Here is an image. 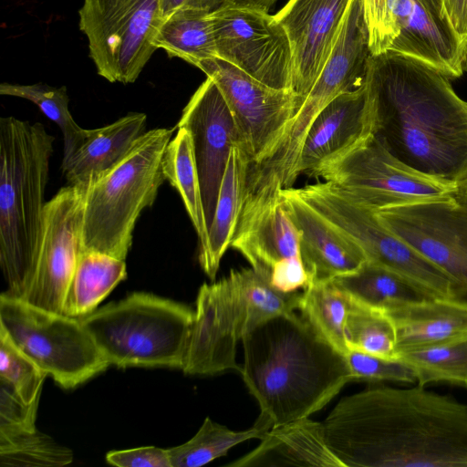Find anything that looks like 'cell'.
Returning a JSON list of instances; mask_svg holds the SVG:
<instances>
[{
    "label": "cell",
    "mask_w": 467,
    "mask_h": 467,
    "mask_svg": "<svg viewBox=\"0 0 467 467\" xmlns=\"http://www.w3.org/2000/svg\"><path fill=\"white\" fill-rule=\"evenodd\" d=\"M323 428L345 467H467V403L426 386L347 396Z\"/></svg>",
    "instance_id": "6da1fadb"
},
{
    "label": "cell",
    "mask_w": 467,
    "mask_h": 467,
    "mask_svg": "<svg viewBox=\"0 0 467 467\" xmlns=\"http://www.w3.org/2000/svg\"><path fill=\"white\" fill-rule=\"evenodd\" d=\"M417 59L371 55L366 88L374 136L408 167L457 187L467 179V101Z\"/></svg>",
    "instance_id": "7a4b0ae2"
},
{
    "label": "cell",
    "mask_w": 467,
    "mask_h": 467,
    "mask_svg": "<svg viewBox=\"0 0 467 467\" xmlns=\"http://www.w3.org/2000/svg\"><path fill=\"white\" fill-rule=\"evenodd\" d=\"M240 373L269 431L307 418L353 380L344 355L296 312L258 325L243 338Z\"/></svg>",
    "instance_id": "3957f363"
},
{
    "label": "cell",
    "mask_w": 467,
    "mask_h": 467,
    "mask_svg": "<svg viewBox=\"0 0 467 467\" xmlns=\"http://www.w3.org/2000/svg\"><path fill=\"white\" fill-rule=\"evenodd\" d=\"M54 140L40 122L0 119V266L19 298L36 271Z\"/></svg>",
    "instance_id": "277c9868"
},
{
    "label": "cell",
    "mask_w": 467,
    "mask_h": 467,
    "mask_svg": "<svg viewBox=\"0 0 467 467\" xmlns=\"http://www.w3.org/2000/svg\"><path fill=\"white\" fill-rule=\"evenodd\" d=\"M173 131L157 128L144 132L115 166L88 184L81 251L126 259L138 218L154 203L166 180L162 158Z\"/></svg>",
    "instance_id": "5b68a950"
},
{
    "label": "cell",
    "mask_w": 467,
    "mask_h": 467,
    "mask_svg": "<svg viewBox=\"0 0 467 467\" xmlns=\"http://www.w3.org/2000/svg\"><path fill=\"white\" fill-rule=\"evenodd\" d=\"M194 310L136 292L80 320L110 365L182 368Z\"/></svg>",
    "instance_id": "8992f818"
},
{
    "label": "cell",
    "mask_w": 467,
    "mask_h": 467,
    "mask_svg": "<svg viewBox=\"0 0 467 467\" xmlns=\"http://www.w3.org/2000/svg\"><path fill=\"white\" fill-rule=\"evenodd\" d=\"M0 327L61 388H76L110 364L80 318L2 293Z\"/></svg>",
    "instance_id": "52a82bcc"
},
{
    "label": "cell",
    "mask_w": 467,
    "mask_h": 467,
    "mask_svg": "<svg viewBox=\"0 0 467 467\" xmlns=\"http://www.w3.org/2000/svg\"><path fill=\"white\" fill-rule=\"evenodd\" d=\"M371 55L417 59L450 78L467 70V39L454 28L444 0H361Z\"/></svg>",
    "instance_id": "ba28073f"
},
{
    "label": "cell",
    "mask_w": 467,
    "mask_h": 467,
    "mask_svg": "<svg viewBox=\"0 0 467 467\" xmlns=\"http://www.w3.org/2000/svg\"><path fill=\"white\" fill-rule=\"evenodd\" d=\"M308 202L361 247L368 262L397 274L428 298L458 299L454 281L389 231L374 211L352 201L329 182L318 184Z\"/></svg>",
    "instance_id": "9c48e42d"
},
{
    "label": "cell",
    "mask_w": 467,
    "mask_h": 467,
    "mask_svg": "<svg viewBox=\"0 0 467 467\" xmlns=\"http://www.w3.org/2000/svg\"><path fill=\"white\" fill-rule=\"evenodd\" d=\"M161 0H84L79 27L98 74L109 82H134L157 49Z\"/></svg>",
    "instance_id": "30bf717a"
},
{
    "label": "cell",
    "mask_w": 467,
    "mask_h": 467,
    "mask_svg": "<svg viewBox=\"0 0 467 467\" xmlns=\"http://www.w3.org/2000/svg\"><path fill=\"white\" fill-rule=\"evenodd\" d=\"M317 177L374 212L453 195L457 191L456 185L400 161L374 135L324 167Z\"/></svg>",
    "instance_id": "8fae6325"
},
{
    "label": "cell",
    "mask_w": 467,
    "mask_h": 467,
    "mask_svg": "<svg viewBox=\"0 0 467 467\" xmlns=\"http://www.w3.org/2000/svg\"><path fill=\"white\" fill-rule=\"evenodd\" d=\"M212 18L219 58L267 86L293 90L290 42L274 16L223 4Z\"/></svg>",
    "instance_id": "7c38bea8"
},
{
    "label": "cell",
    "mask_w": 467,
    "mask_h": 467,
    "mask_svg": "<svg viewBox=\"0 0 467 467\" xmlns=\"http://www.w3.org/2000/svg\"><path fill=\"white\" fill-rule=\"evenodd\" d=\"M380 222L456 284L467 301V208L453 195L375 212Z\"/></svg>",
    "instance_id": "4fadbf2b"
},
{
    "label": "cell",
    "mask_w": 467,
    "mask_h": 467,
    "mask_svg": "<svg viewBox=\"0 0 467 467\" xmlns=\"http://www.w3.org/2000/svg\"><path fill=\"white\" fill-rule=\"evenodd\" d=\"M226 99L251 163L265 156L284 134L304 99L291 89L267 86L219 57L197 65Z\"/></svg>",
    "instance_id": "5bb4252c"
},
{
    "label": "cell",
    "mask_w": 467,
    "mask_h": 467,
    "mask_svg": "<svg viewBox=\"0 0 467 467\" xmlns=\"http://www.w3.org/2000/svg\"><path fill=\"white\" fill-rule=\"evenodd\" d=\"M88 185H67L47 202L32 283L22 299L63 314L67 292L81 253Z\"/></svg>",
    "instance_id": "9a60e30c"
},
{
    "label": "cell",
    "mask_w": 467,
    "mask_h": 467,
    "mask_svg": "<svg viewBox=\"0 0 467 467\" xmlns=\"http://www.w3.org/2000/svg\"><path fill=\"white\" fill-rule=\"evenodd\" d=\"M245 306L228 276L203 283L195 302L194 318L182 370L214 375L238 370L236 346L249 333Z\"/></svg>",
    "instance_id": "2e32d148"
},
{
    "label": "cell",
    "mask_w": 467,
    "mask_h": 467,
    "mask_svg": "<svg viewBox=\"0 0 467 467\" xmlns=\"http://www.w3.org/2000/svg\"><path fill=\"white\" fill-rule=\"evenodd\" d=\"M177 128L186 129L192 137L209 230L230 153L235 146L244 149L235 118L212 78L191 97Z\"/></svg>",
    "instance_id": "e0dca14e"
},
{
    "label": "cell",
    "mask_w": 467,
    "mask_h": 467,
    "mask_svg": "<svg viewBox=\"0 0 467 467\" xmlns=\"http://www.w3.org/2000/svg\"><path fill=\"white\" fill-rule=\"evenodd\" d=\"M350 0H288L275 18L292 50L293 90L304 99L335 45Z\"/></svg>",
    "instance_id": "ac0fdd59"
},
{
    "label": "cell",
    "mask_w": 467,
    "mask_h": 467,
    "mask_svg": "<svg viewBox=\"0 0 467 467\" xmlns=\"http://www.w3.org/2000/svg\"><path fill=\"white\" fill-rule=\"evenodd\" d=\"M374 134V117L366 85L342 93L317 115L305 138L298 176L317 178L329 163Z\"/></svg>",
    "instance_id": "d6986e66"
},
{
    "label": "cell",
    "mask_w": 467,
    "mask_h": 467,
    "mask_svg": "<svg viewBox=\"0 0 467 467\" xmlns=\"http://www.w3.org/2000/svg\"><path fill=\"white\" fill-rule=\"evenodd\" d=\"M280 197L299 233L308 284L353 274L368 262L361 247L305 201L296 188L282 190Z\"/></svg>",
    "instance_id": "ffe728a7"
},
{
    "label": "cell",
    "mask_w": 467,
    "mask_h": 467,
    "mask_svg": "<svg viewBox=\"0 0 467 467\" xmlns=\"http://www.w3.org/2000/svg\"><path fill=\"white\" fill-rule=\"evenodd\" d=\"M231 247L269 282L272 271L283 262L301 258L300 238L280 193L242 213Z\"/></svg>",
    "instance_id": "44dd1931"
},
{
    "label": "cell",
    "mask_w": 467,
    "mask_h": 467,
    "mask_svg": "<svg viewBox=\"0 0 467 467\" xmlns=\"http://www.w3.org/2000/svg\"><path fill=\"white\" fill-rule=\"evenodd\" d=\"M227 465L345 467L328 447L323 423L309 417L269 430L255 449Z\"/></svg>",
    "instance_id": "7402d4cb"
},
{
    "label": "cell",
    "mask_w": 467,
    "mask_h": 467,
    "mask_svg": "<svg viewBox=\"0 0 467 467\" xmlns=\"http://www.w3.org/2000/svg\"><path fill=\"white\" fill-rule=\"evenodd\" d=\"M391 318L398 352L427 347L467 334V301L423 298L385 311Z\"/></svg>",
    "instance_id": "603a6c76"
},
{
    "label": "cell",
    "mask_w": 467,
    "mask_h": 467,
    "mask_svg": "<svg viewBox=\"0 0 467 467\" xmlns=\"http://www.w3.org/2000/svg\"><path fill=\"white\" fill-rule=\"evenodd\" d=\"M147 116L130 112L107 126L87 130L61 170L69 185H88L115 166L145 132Z\"/></svg>",
    "instance_id": "cb8c5ba5"
},
{
    "label": "cell",
    "mask_w": 467,
    "mask_h": 467,
    "mask_svg": "<svg viewBox=\"0 0 467 467\" xmlns=\"http://www.w3.org/2000/svg\"><path fill=\"white\" fill-rule=\"evenodd\" d=\"M251 160L242 146L233 148L221 183L208 239L199 249L198 260L211 280L216 276L221 260L231 246L242 213Z\"/></svg>",
    "instance_id": "d4e9b609"
},
{
    "label": "cell",
    "mask_w": 467,
    "mask_h": 467,
    "mask_svg": "<svg viewBox=\"0 0 467 467\" xmlns=\"http://www.w3.org/2000/svg\"><path fill=\"white\" fill-rule=\"evenodd\" d=\"M156 48L197 67L217 57L212 12L178 9L161 16L153 39Z\"/></svg>",
    "instance_id": "484cf974"
},
{
    "label": "cell",
    "mask_w": 467,
    "mask_h": 467,
    "mask_svg": "<svg viewBox=\"0 0 467 467\" xmlns=\"http://www.w3.org/2000/svg\"><path fill=\"white\" fill-rule=\"evenodd\" d=\"M126 277L125 260L81 251L67 292L63 314L77 318L89 315Z\"/></svg>",
    "instance_id": "4316f807"
},
{
    "label": "cell",
    "mask_w": 467,
    "mask_h": 467,
    "mask_svg": "<svg viewBox=\"0 0 467 467\" xmlns=\"http://www.w3.org/2000/svg\"><path fill=\"white\" fill-rule=\"evenodd\" d=\"M162 170L166 180L179 192L199 239V249L205 246L208 225L203 210L200 179L192 137L184 128L171 139L164 151Z\"/></svg>",
    "instance_id": "83f0119b"
},
{
    "label": "cell",
    "mask_w": 467,
    "mask_h": 467,
    "mask_svg": "<svg viewBox=\"0 0 467 467\" xmlns=\"http://www.w3.org/2000/svg\"><path fill=\"white\" fill-rule=\"evenodd\" d=\"M301 294L298 310L313 328L346 356L345 335L350 298L333 280L309 283Z\"/></svg>",
    "instance_id": "f1b7e54d"
},
{
    "label": "cell",
    "mask_w": 467,
    "mask_h": 467,
    "mask_svg": "<svg viewBox=\"0 0 467 467\" xmlns=\"http://www.w3.org/2000/svg\"><path fill=\"white\" fill-rule=\"evenodd\" d=\"M416 384L447 383L467 388V334L438 344L398 352Z\"/></svg>",
    "instance_id": "f546056e"
},
{
    "label": "cell",
    "mask_w": 467,
    "mask_h": 467,
    "mask_svg": "<svg viewBox=\"0 0 467 467\" xmlns=\"http://www.w3.org/2000/svg\"><path fill=\"white\" fill-rule=\"evenodd\" d=\"M333 281L353 300L383 311L408 301L428 298L397 274L369 262L357 272Z\"/></svg>",
    "instance_id": "4dcf8cb0"
},
{
    "label": "cell",
    "mask_w": 467,
    "mask_h": 467,
    "mask_svg": "<svg viewBox=\"0 0 467 467\" xmlns=\"http://www.w3.org/2000/svg\"><path fill=\"white\" fill-rule=\"evenodd\" d=\"M267 431L254 424L235 431L206 417L197 433L183 444L168 449L171 467H199L224 456L235 445L262 439Z\"/></svg>",
    "instance_id": "1f68e13d"
},
{
    "label": "cell",
    "mask_w": 467,
    "mask_h": 467,
    "mask_svg": "<svg viewBox=\"0 0 467 467\" xmlns=\"http://www.w3.org/2000/svg\"><path fill=\"white\" fill-rule=\"evenodd\" d=\"M350 302L345 326L348 348L397 359L396 330L389 316L352 298Z\"/></svg>",
    "instance_id": "d6a6232c"
},
{
    "label": "cell",
    "mask_w": 467,
    "mask_h": 467,
    "mask_svg": "<svg viewBox=\"0 0 467 467\" xmlns=\"http://www.w3.org/2000/svg\"><path fill=\"white\" fill-rule=\"evenodd\" d=\"M0 94L32 101L58 126L64 139L63 161L68 159L83 142L87 129L78 126L73 119L68 109L69 99L65 86L56 88L44 83L32 85L2 83Z\"/></svg>",
    "instance_id": "836d02e7"
},
{
    "label": "cell",
    "mask_w": 467,
    "mask_h": 467,
    "mask_svg": "<svg viewBox=\"0 0 467 467\" xmlns=\"http://www.w3.org/2000/svg\"><path fill=\"white\" fill-rule=\"evenodd\" d=\"M73 461L70 449L36 430L0 435V465L18 467L65 466Z\"/></svg>",
    "instance_id": "e575fe53"
},
{
    "label": "cell",
    "mask_w": 467,
    "mask_h": 467,
    "mask_svg": "<svg viewBox=\"0 0 467 467\" xmlns=\"http://www.w3.org/2000/svg\"><path fill=\"white\" fill-rule=\"evenodd\" d=\"M47 375L0 327V380L26 404L38 400Z\"/></svg>",
    "instance_id": "d590c367"
},
{
    "label": "cell",
    "mask_w": 467,
    "mask_h": 467,
    "mask_svg": "<svg viewBox=\"0 0 467 467\" xmlns=\"http://www.w3.org/2000/svg\"><path fill=\"white\" fill-rule=\"evenodd\" d=\"M345 358L353 380L416 384L412 369L399 359L385 358L355 349H349Z\"/></svg>",
    "instance_id": "8d00e7d4"
},
{
    "label": "cell",
    "mask_w": 467,
    "mask_h": 467,
    "mask_svg": "<svg viewBox=\"0 0 467 467\" xmlns=\"http://www.w3.org/2000/svg\"><path fill=\"white\" fill-rule=\"evenodd\" d=\"M39 399L26 404L5 382L0 380V435L33 431Z\"/></svg>",
    "instance_id": "74e56055"
},
{
    "label": "cell",
    "mask_w": 467,
    "mask_h": 467,
    "mask_svg": "<svg viewBox=\"0 0 467 467\" xmlns=\"http://www.w3.org/2000/svg\"><path fill=\"white\" fill-rule=\"evenodd\" d=\"M106 461L119 467H171L168 450L155 446L109 451Z\"/></svg>",
    "instance_id": "f35d334b"
},
{
    "label": "cell",
    "mask_w": 467,
    "mask_h": 467,
    "mask_svg": "<svg viewBox=\"0 0 467 467\" xmlns=\"http://www.w3.org/2000/svg\"><path fill=\"white\" fill-rule=\"evenodd\" d=\"M225 0H161V16L178 9H200L213 12Z\"/></svg>",
    "instance_id": "ab89813d"
},
{
    "label": "cell",
    "mask_w": 467,
    "mask_h": 467,
    "mask_svg": "<svg viewBox=\"0 0 467 467\" xmlns=\"http://www.w3.org/2000/svg\"><path fill=\"white\" fill-rule=\"evenodd\" d=\"M444 4L454 28L467 39V0H444Z\"/></svg>",
    "instance_id": "60d3db41"
},
{
    "label": "cell",
    "mask_w": 467,
    "mask_h": 467,
    "mask_svg": "<svg viewBox=\"0 0 467 467\" xmlns=\"http://www.w3.org/2000/svg\"><path fill=\"white\" fill-rule=\"evenodd\" d=\"M278 0H225L224 4L268 13Z\"/></svg>",
    "instance_id": "b9f144b4"
},
{
    "label": "cell",
    "mask_w": 467,
    "mask_h": 467,
    "mask_svg": "<svg viewBox=\"0 0 467 467\" xmlns=\"http://www.w3.org/2000/svg\"><path fill=\"white\" fill-rule=\"evenodd\" d=\"M454 197L467 208V179L457 187Z\"/></svg>",
    "instance_id": "7bdbcfd3"
}]
</instances>
